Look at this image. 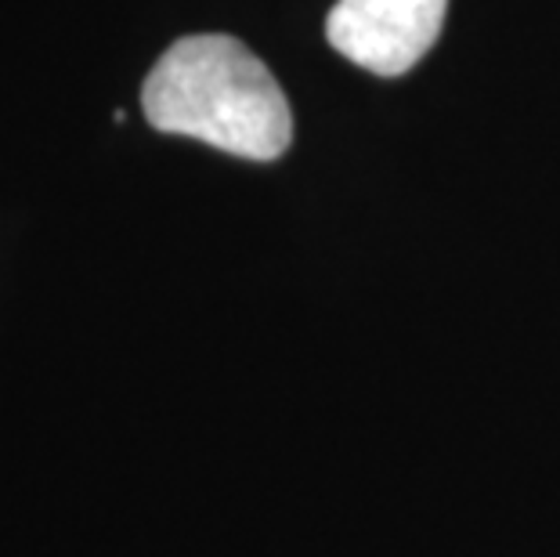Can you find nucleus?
Returning a JSON list of instances; mask_svg holds the SVG:
<instances>
[{"mask_svg": "<svg viewBox=\"0 0 560 557\" xmlns=\"http://www.w3.org/2000/svg\"><path fill=\"white\" fill-rule=\"evenodd\" d=\"M141 109L160 135H182L243 160H279L293 141L290 102L243 40L196 33L174 40L141 84Z\"/></svg>", "mask_w": 560, "mask_h": 557, "instance_id": "nucleus-1", "label": "nucleus"}, {"mask_svg": "<svg viewBox=\"0 0 560 557\" xmlns=\"http://www.w3.org/2000/svg\"><path fill=\"white\" fill-rule=\"evenodd\" d=\"M448 0H337L326 37L343 58L376 77H401L431 51Z\"/></svg>", "mask_w": 560, "mask_h": 557, "instance_id": "nucleus-2", "label": "nucleus"}]
</instances>
